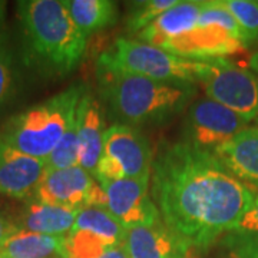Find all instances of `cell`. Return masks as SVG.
I'll list each match as a JSON object with an SVG mask.
<instances>
[{
    "label": "cell",
    "instance_id": "6da1fadb",
    "mask_svg": "<svg viewBox=\"0 0 258 258\" xmlns=\"http://www.w3.org/2000/svg\"><path fill=\"white\" fill-rule=\"evenodd\" d=\"M151 178L161 220L197 248H207L220 235L235 230L257 195L212 152L185 141L154 158Z\"/></svg>",
    "mask_w": 258,
    "mask_h": 258
},
{
    "label": "cell",
    "instance_id": "7a4b0ae2",
    "mask_svg": "<svg viewBox=\"0 0 258 258\" xmlns=\"http://www.w3.org/2000/svg\"><path fill=\"white\" fill-rule=\"evenodd\" d=\"M101 95L118 123L157 125L178 115L191 102L194 83L161 82L96 66Z\"/></svg>",
    "mask_w": 258,
    "mask_h": 258
},
{
    "label": "cell",
    "instance_id": "3957f363",
    "mask_svg": "<svg viewBox=\"0 0 258 258\" xmlns=\"http://www.w3.org/2000/svg\"><path fill=\"white\" fill-rule=\"evenodd\" d=\"M18 16L30 60L56 75L72 72L81 63L88 37L75 25L63 0H23Z\"/></svg>",
    "mask_w": 258,
    "mask_h": 258
},
{
    "label": "cell",
    "instance_id": "277c9868",
    "mask_svg": "<svg viewBox=\"0 0 258 258\" xmlns=\"http://www.w3.org/2000/svg\"><path fill=\"white\" fill-rule=\"evenodd\" d=\"M85 92V85L75 83L15 115L2 128L0 139L29 157L46 161L75 119Z\"/></svg>",
    "mask_w": 258,
    "mask_h": 258
},
{
    "label": "cell",
    "instance_id": "5b68a950",
    "mask_svg": "<svg viewBox=\"0 0 258 258\" xmlns=\"http://www.w3.org/2000/svg\"><path fill=\"white\" fill-rule=\"evenodd\" d=\"M96 66L161 82L195 83L201 60L185 59L138 39L119 37L99 56Z\"/></svg>",
    "mask_w": 258,
    "mask_h": 258
},
{
    "label": "cell",
    "instance_id": "8992f818",
    "mask_svg": "<svg viewBox=\"0 0 258 258\" xmlns=\"http://www.w3.org/2000/svg\"><path fill=\"white\" fill-rule=\"evenodd\" d=\"M198 82L210 98L249 122L258 116V76L227 57L201 60Z\"/></svg>",
    "mask_w": 258,
    "mask_h": 258
},
{
    "label": "cell",
    "instance_id": "52a82bcc",
    "mask_svg": "<svg viewBox=\"0 0 258 258\" xmlns=\"http://www.w3.org/2000/svg\"><path fill=\"white\" fill-rule=\"evenodd\" d=\"M154 155L147 137L123 123L106 128L102 155L95 169L96 181H118L123 178L151 175Z\"/></svg>",
    "mask_w": 258,
    "mask_h": 258
},
{
    "label": "cell",
    "instance_id": "ba28073f",
    "mask_svg": "<svg viewBox=\"0 0 258 258\" xmlns=\"http://www.w3.org/2000/svg\"><path fill=\"white\" fill-rule=\"evenodd\" d=\"M32 200L76 211L86 207L106 208V195L101 184L79 165L45 171Z\"/></svg>",
    "mask_w": 258,
    "mask_h": 258
},
{
    "label": "cell",
    "instance_id": "9c48e42d",
    "mask_svg": "<svg viewBox=\"0 0 258 258\" xmlns=\"http://www.w3.org/2000/svg\"><path fill=\"white\" fill-rule=\"evenodd\" d=\"M248 128V122L210 98H201L191 103L185 119V142L214 152L241 131Z\"/></svg>",
    "mask_w": 258,
    "mask_h": 258
},
{
    "label": "cell",
    "instance_id": "30bf717a",
    "mask_svg": "<svg viewBox=\"0 0 258 258\" xmlns=\"http://www.w3.org/2000/svg\"><path fill=\"white\" fill-rule=\"evenodd\" d=\"M151 175L98 181L106 195V210L125 227H135L161 218L157 205L148 194Z\"/></svg>",
    "mask_w": 258,
    "mask_h": 258
},
{
    "label": "cell",
    "instance_id": "8fae6325",
    "mask_svg": "<svg viewBox=\"0 0 258 258\" xmlns=\"http://www.w3.org/2000/svg\"><path fill=\"white\" fill-rule=\"evenodd\" d=\"M162 49L191 60H210L242 52L247 46L241 39L221 29L203 26L198 23L197 28L168 42Z\"/></svg>",
    "mask_w": 258,
    "mask_h": 258
},
{
    "label": "cell",
    "instance_id": "7c38bea8",
    "mask_svg": "<svg viewBox=\"0 0 258 258\" xmlns=\"http://www.w3.org/2000/svg\"><path fill=\"white\" fill-rule=\"evenodd\" d=\"M45 171V161L29 157L0 139V194L32 200Z\"/></svg>",
    "mask_w": 258,
    "mask_h": 258
},
{
    "label": "cell",
    "instance_id": "4fadbf2b",
    "mask_svg": "<svg viewBox=\"0 0 258 258\" xmlns=\"http://www.w3.org/2000/svg\"><path fill=\"white\" fill-rule=\"evenodd\" d=\"M123 245L129 258H179L194 247L174 234L161 218L125 228Z\"/></svg>",
    "mask_w": 258,
    "mask_h": 258
},
{
    "label": "cell",
    "instance_id": "5bb4252c",
    "mask_svg": "<svg viewBox=\"0 0 258 258\" xmlns=\"http://www.w3.org/2000/svg\"><path fill=\"white\" fill-rule=\"evenodd\" d=\"M78 164L89 174H95L102 155L106 132L101 103L88 91L78 105Z\"/></svg>",
    "mask_w": 258,
    "mask_h": 258
},
{
    "label": "cell",
    "instance_id": "9a60e30c",
    "mask_svg": "<svg viewBox=\"0 0 258 258\" xmlns=\"http://www.w3.org/2000/svg\"><path fill=\"white\" fill-rule=\"evenodd\" d=\"M214 157L242 184L258 194V128L248 126L217 148Z\"/></svg>",
    "mask_w": 258,
    "mask_h": 258
},
{
    "label": "cell",
    "instance_id": "2e32d148",
    "mask_svg": "<svg viewBox=\"0 0 258 258\" xmlns=\"http://www.w3.org/2000/svg\"><path fill=\"white\" fill-rule=\"evenodd\" d=\"M201 12V2H181L164 12L159 18L139 33L138 40L162 47L168 42L182 36L197 28Z\"/></svg>",
    "mask_w": 258,
    "mask_h": 258
},
{
    "label": "cell",
    "instance_id": "e0dca14e",
    "mask_svg": "<svg viewBox=\"0 0 258 258\" xmlns=\"http://www.w3.org/2000/svg\"><path fill=\"white\" fill-rule=\"evenodd\" d=\"M76 217V210L30 200L16 227L52 237H66L74 230Z\"/></svg>",
    "mask_w": 258,
    "mask_h": 258
},
{
    "label": "cell",
    "instance_id": "ac0fdd59",
    "mask_svg": "<svg viewBox=\"0 0 258 258\" xmlns=\"http://www.w3.org/2000/svg\"><path fill=\"white\" fill-rule=\"evenodd\" d=\"M0 258H66L64 237L16 228L0 244Z\"/></svg>",
    "mask_w": 258,
    "mask_h": 258
},
{
    "label": "cell",
    "instance_id": "d6986e66",
    "mask_svg": "<svg viewBox=\"0 0 258 258\" xmlns=\"http://www.w3.org/2000/svg\"><path fill=\"white\" fill-rule=\"evenodd\" d=\"M75 25L88 37L115 23L118 6L111 0H63Z\"/></svg>",
    "mask_w": 258,
    "mask_h": 258
},
{
    "label": "cell",
    "instance_id": "ffe728a7",
    "mask_svg": "<svg viewBox=\"0 0 258 258\" xmlns=\"http://www.w3.org/2000/svg\"><path fill=\"white\" fill-rule=\"evenodd\" d=\"M74 230L88 231L108 245L122 244L125 238V227L103 207H86L78 211Z\"/></svg>",
    "mask_w": 258,
    "mask_h": 258
},
{
    "label": "cell",
    "instance_id": "44dd1931",
    "mask_svg": "<svg viewBox=\"0 0 258 258\" xmlns=\"http://www.w3.org/2000/svg\"><path fill=\"white\" fill-rule=\"evenodd\" d=\"M179 0H147L132 3V8L128 15L126 28L129 33L137 35L154 23L164 12L174 8Z\"/></svg>",
    "mask_w": 258,
    "mask_h": 258
},
{
    "label": "cell",
    "instance_id": "7402d4cb",
    "mask_svg": "<svg viewBox=\"0 0 258 258\" xmlns=\"http://www.w3.org/2000/svg\"><path fill=\"white\" fill-rule=\"evenodd\" d=\"M238 23L244 43L248 47L258 42V2L255 0H221Z\"/></svg>",
    "mask_w": 258,
    "mask_h": 258
},
{
    "label": "cell",
    "instance_id": "603a6c76",
    "mask_svg": "<svg viewBox=\"0 0 258 258\" xmlns=\"http://www.w3.org/2000/svg\"><path fill=\"white\" fill-rule=\"evenodd\" d=\"M78 165H79L78 164V120L75 116L68 131L59 141V144L52 151V154L46 158L45 166L46 171H53V169H64Z\"/></svg>",
    "mask_w": 258,
    "mask_h": 258
},
{
    "label": "cell",
    "instance_id": "cb8c5ba5",
    "mask_svg": "<svg viewBox=\"0 0 258 258\" xmlns=\"http://www.w3.org/2000/svg\"><path fill=\"white\" fill-rule=\"evenodd\" d=\"M198 23L203 25V26L221 29L224 32L230 33L232 36L238 37L244 42L242 32H241L238 23L235 22V19L228 12V9L222 5L221 0L201 2V12H200Z\"/></svg>",
    "mask_w": 258,
    "mask_h": 258
},
{
    "label": "cell",
    "instance_id": "d4e9b609",
    "mask_svg": "<svg viewBox=\"0 0 258 258\" xmlns=\"http://www.w3.org/2000/svg\"><path fill=\"white\" fill-rule=\"evenodd\" d=\"M108 247L111 245L88 231L72 230L64 237L66 258H98Z\"/></svg>",
    "mask_w": 258,
    "mask_h": 258
},
{
    "label": "cell",
    "instance_id": "484cf974",
    "mask_svg": "<svg viewBox=\"0 0 258 258\" xmlns=\"http://www.w3.org/2000/svg\"><path fill=\"white\" fill-rule=\"evenodd\" d=\"M224 244L230 249L232 258H258V232L230 231Z\"/></svg>",
    "mask_w": 258,
    "mask_h": 258
},
{
    "label": "cell",
    "instance_id": "4316f807",
    "mask_svg": "<svg viewBox=\"0 0 258 258\" xmlns=\"http://www.w3.org/2000/svg\"><path fill=\"white\" fill-rule=\"evenodd\" d=\"M15 88V72H13V59L10 50L0 36V108L8 102Z\"/></svg>",
    "mask_w": 258,
    "mask_h": 258
},
{
    "label": "cell",
    "instance_id": "83f0119b",
    "mask_svg": "<svg viewBox=\"0 0 258 258\" xmlns=\"http://www.w3.org/2000/svg\"><path fill=\"white\" fill-rule=\"evenodd\" d=\"M237 231H247V232H258V194L255 195L254 203L251 204L248 211L244 214L241 221L237 225ZM234 231V230H232Z\"/></svg>",
    "mask_w": 258,
    "mask_h": 258
},
{
    "label": "cell",
    "instance_id": "f1b7e54d",
    "mask_svg": "<svg viewBox=\"0 0 258 258\" xmlns=\"http://www.w3.org/2000/svg\"><path fill=\"white\" fill-rule=\"evenodd\" d=\"M98 258H129L126 248L122 244H116V245H111L103 251V254H101Z\"/></svg>",
    "mask_w": 258,
    "mask_h": 258
},
{
    "label": "cell",
    "instance_id": "f546056e",
    "mask_svg": "<svg viewBox=\"0 0 258 258\" xmlns=\"http://www.w3.org/2000/svg\"><path fill=\"white\" fill-rule=\"evenodd\" d=\"M16 228H18V227H16L15 224H10L9 221H6V220L3 218V215L0 214V244L6 240Z\"/></svg>",
    "mask_w": 258,
    "mask_h": 258
},
{
    "label": "cell",
    "instance_id": "4dcf8cb0",
    "mask_svg": "<svg viewBox=\"0 0 258 258\" xmlns=\"http://www.w3.org/2000/svg\"><path fill=\"white\" fill-rule=\"evenodd\" d=\"M179 258H200L198 257V248L197 247H189Z\"/></svg>",
    "mask_w": 258,
    "mask_h": 258
},
{
    "label": "cell",
    "instance_id": "1f68e13d",
    "mask_svg": "<svg viewBox=\"0 0 258 258\" xmlns=\"http://www.w3.org/2000/svg\"><path fill=\"white\" fill-rule=\"evenodd\" d=\"M249 68H251L255 74H258V52H255L254 55L249 57Z\"/></svg>",
    "mask_w": 258,
    "mask_h": 258
},
{
    "label": "cell",
    "instance_id": "d6a6232c",
    "mask_svg": "<svg viewBox=\"0 0 258 258\" xmlns=\"http://www.w3.org/2000/svg\"><path fill=\"white\" fill-rule=\"evenodd\" d=\"M5 10H6V3L5 2H0V26H2L3 18H5Z\"/></svg>",
    "mask_w": 258,
    "mask_h": 258
}]
</instances>
